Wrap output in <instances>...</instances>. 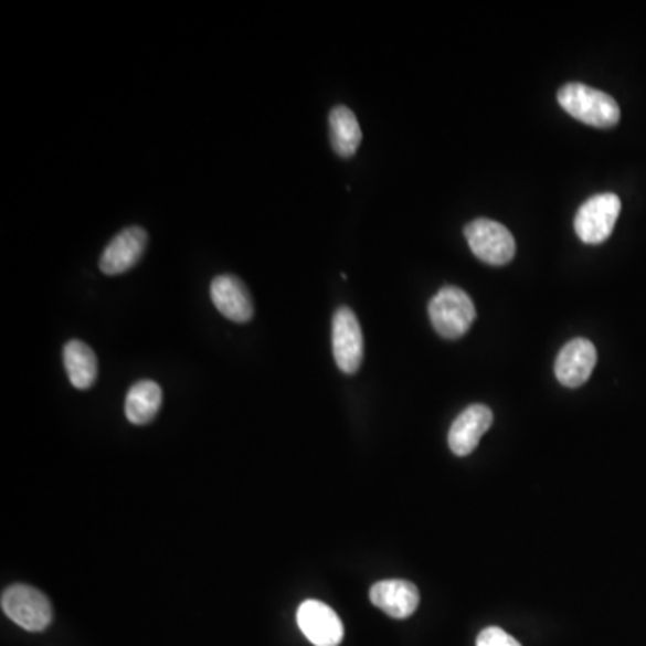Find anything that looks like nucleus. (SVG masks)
<instances>
[{
  "label": "nucleus",
  "instance_id": "1",
  "mask_svg": "<svg viewBox=\"0 0 646 646\" xmlns=\"http://www.w3.org/2000/svg\"><path fill=\"white\" fill-rule=\"evenodd\" d=\"M557 99L571 117L594 128H614L622 117L614 97L584 83H568L560 88Z\"/></svg>",
  "mask_w": 646,
  "mask_h": 646
},
{
  "label": "nucleus",
  "instance_id": "2",
  "mask_svg": "<svg viewBox=\"0 0 646 646\" xmlns=\"http://www.w3.org/2000/svg\"><path fill=\"white\" fill-rule=\"evenodd\" d=\"M430 318L442 338L458 340L473 326L476 307L464 289L445 286L430 301Z\"/></svg>",
  "mask_w": 646,
  "mask_h": 646
},
{
  "label": "nucleus",
  "instance_id": "3",
  "mask_svg": "<svg viewBox=\"0 0 646 646\" xmlns=\"http://www.w3.org/2000/svg\"><path fill=\"white\" fill-rule=\"evenodd\" d=\"M2 611L11 622L28 632H42L53 622L47 596L25 584H14L2 593Z\"/></svg>",
  "mask_w": 646,
  "mask_h": 646
},
{
  "label": "nucleus",
  "instance_id": "4",
  "mask_svg": "<svg viewBox=\"0 0 646 646\" xmlns=\"http://www.w3.org/2000/svg\"><path fill=\"white\" fill-rule=\"evenodd\" d=\"M465 240L469 243L473 254L490 264L505 266L516 257V240L512 232L498 221L474 220L465 226Z\"/></svg>",
  "mask_w": 646,
  "mask_h": 646
},
{
  "label": "nucleus",
  "instance_id": "5",
  "mask_svg": "<svg viewBox=\"0 0 646 646\" xmlns=\"http://www.w3.org/2000/svg\"><path fill=\"white\" fill-rule=\"evenodd\" d=\"M619 211H622V200L613 192H603V194L589 198L576 212L574 232L584 243H603L613 234Z\"/></svg>",
  "mask_w": 646,
  "mask_h": 646
},
{
  "label": "nucleus",
  "instance_id": "6",
  "mask_svg": "<svg viewBox=\"0 0 646 646\" xmlns=\"http://www.w3.org/2000/svg\"><path fill=\"white\" fill-rule=\"evenodd\" d=\"M332 352L341 372L356 373L363 363V332L349 307H340L332 318Z\"/></svg>",
  "mask_w": 646,
  "mask_h": 646
},
{
  "label": "nucleus",
  "instance_id": "7",
  "mask_svg": "<svg viewBox=\"0 0 646 646\" xmlns=\"http://www.w3.org/2000/svg\"><path fill=\"white\" fill-rule=\"evenodd\" d=\"M298 627L315 646H338L343 642L340 616L318 600H307L298 607Z\"/></svg>",
  "mask_w": 646,
  "mask_h": 646
},
{
  "label": "nucleus",
  "instance_id": "8",
  "mask_svg": "<svg viewBox=\"0 0 646 646\" xmlns=\"http://www.w3.org/2000/svg\"><path fill=\"white\" fill-rule=\"evenodd\" d=\"M596 349L585 338H574L565 343L555 361V375L560 384L568 388H579L587 383L594 367H596Z\"/></svg>",
  "mask_w": 646,
  "mask_h": 646
},
{
  "label": "nucleus",
  "instance_id": "9",
  "mask_svg": "<svg viewBox=\"0 0 646 646\" xmlns=\"http://www.w3.org/2000/svg\"><path fill=\"white\" fill-rule=\"evenodd\" d=\"M148 246V234L140 226H129L120 234L115 235L112 243L106 246L99 261L100 272L105 275H120L134 268L142 257L144 250Z\"/></svg>",
  "mask_w": 646,
  "mask_h": 646
},
{
  "label": "nucleus",
  "instance_id": "10",
  "mask_svg": "<svg viewBox=\"0 0 646 646\" xmlns=\"http://www.w3.org/2000/svg\"><path fill=\"white\" fill-rule=\"evenodd\" d=\"M211 298L215 309L235 324H246L254 318V301L248 289L234 275L215 277L211 284Z\"/></svg>",
  "mask_w": 646,
  "mask_h": 646
},
{
  "label": "nucleus",
  "instance_id": "11",
  "mask_svg": "<svg viewBox=\"0 0 646 646\" xmlns=\"http://www.w3.org/2000/svg\"><path fill=\"white\" fill-rule=\"evenodd\" d=\"M494 415L485 404H473L453 422L449 447L456 456H467L478 447L479 438L493 426Z\"/></svg>",
  "mask_w": 646,
  "mask_h": 646
},
{
  "label": "nucleus",
  "instance_id": "12",
  "mask_svg": "<svg viewBox=\"0 0 646 646\" xmlns=\"http://www.w3.org/2000/svg\"><path fill=\"white\" fill-rule=\"evenodd\" d=\"M370 600L388 616L404 619L412 616L421 602L419 589L406 580H383L370 589Z\"/></svg>",
  "mask_w": 646,
  "mask_h": 646
},
{
  "label": "nucleus",
  "instance_id": "13",
  "mask_svg": "<svg viewBox=\"0 0 646 646\" xmlns=\"http://www.w3.org/2000/svg\"><path fill=\"white\" fill-rule=\"evenodd\" d=\"M329 129L330 144L336 155L343 158L354 157L363 139L354 112L347 106H335L329 115Z\"/></svg>",
  "mask_w": 646,
  "mask_h": 646
},
{
  "label": "nucleus",
  "instance_id": "14",
  "mask_svg": "<svg viewBox=\"0 0 646 646\" xmlns=\"http://www.w3.org/2000/svg\"><path fill=\"white\" fill-rule=\"evenodd\" d=\"M160 406H162V388L155 381H139L129 388L125 406L126 419L131 424L144 426L153 421Z\"/></svg>",
  "mask_w": 646,
  "mask_h": 646
},
{
  "label": "nucleus",
  "instance_id": "15",
  "mask_svg": "<svg viewBox=\"0 0 646 646\" xmlns=\"http://www.w3.org/2000/svg\"><path fill=\"white\" fill-rule=\"evenodd\" d=\"M63 363L67 369L72 386L86 390L96 383L97 358L96 352L80 340H72L63 349Z\"/></svg>",
  "mask_w": 646,
  "mask_h": 646
},
{
  "label": "nucleus",
  "instance_id": "16",
  "mask_svg": "<svg viewBox=\"0 0 646 646\" xmlns=\"http://www.w3.org/2000/svg\"><path fill=\"white\" fill-rule=\"evenodd\" d=\"M476 646H521L516 637L510 636L499 627H488L479 632Z\"/></svg>",
  "mask_w": 646,
  "mask_h": 646
}]
</instances>
